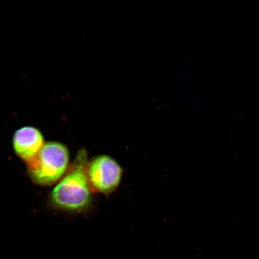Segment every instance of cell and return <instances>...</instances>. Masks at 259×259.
Returning a JSON list of instances; mask_svg holds the SVG:
<instances>
[{
	"label": "cell",
	"instance_id": "1",
	"mask_svg": "<svg viewBox=\"0 0 259 259\" xmlns=\"http://www.w3.org/2000/svg\"><path fill=\"white\" fill-rule=\"evenodd\" d=\"M89 161L86 151L81 150L72 166L51 193V202L57 208L69 212L82 213L92 208L93 191L87 176Z\"/></svg>",
	"mask_w": 259,
	"mask_h": 259
},
{
	"label": "cell",
	"instance_id": "2",
	"mask_svg": "<svg viewBox=\"0 0 259 259\" xmlns=\"http://www.w3.org/2000/svg\"><path fill=\"white\" fill-rule=\"evenodd\" d=\"M69 162V151L66 145L59 142H47L36 157L27 163L29 176L39 185H52L64 177Z\"/></svg>",
	"mask_w": 259,
	"mask_h": 259
},
{
	"label": "cell",
	"instance_id": "3",
	"mask_svg": "<svg viewBox=\"0 0 259 259\" xmlns=\"http://www.w3.org/2000/svg\"><path fill=\"white\" fill-rule=\"evenodd\" d=\"M87 176L93 192L109 196L120 185L123 169L114 158L99 155L89 161Z\"/></svg>",
	"mask_w": 259,
	"mask_h": 259
},
{
	"label": "cell",
	"instance_id": "4",
	"mask_svg": "<svg viewBox=\"0 0 259 259\" xmlns=\"http://www.w3.org/2000/svg\"><path fill=\"white\" fill-rule=\"evenodd\" d=\"M12 144L16 155L28 163L44 147V138L40 130L32 126H25L15 132Z\"/></svg>",
	"mask_w": 259,
	"mask_h": 259
}]
</instances>
